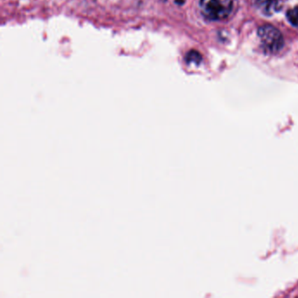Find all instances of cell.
Wrapping results in <instances>:
<instances>
[{"mask_svg":"<svg viewBox=\"0 0 298 298\" xmlns=\"http://www.w3.org/2000/svg\"><path fill=\"white\" fill-rule=\"evenodd\" d=\"M233 8V0H201L202 14L210 21H222Z\"/></svg>","mask_w":298,"mask_h":298,"instance_id":"6da1fadb","label":"cell"},{"mask_svg":"<svg viewBox=\"0 0 298 298\" xmlns=\"http://www.w3.org/2000/svg\"><path fill=\"white\" fill-rule=\"evenodd\" d=\"M258 35L263 48L269 53H276L284 47V38L279 30L270 25H265L258 30Z\"/></svg>","mask_w":298,"mask_h":298,"instance_id":"7a4b0ae2","label":"cell"},{"mask_svg":"<svg viewBox=\"0 0 298 298\" xmlns=\"http://www.w3.org/2000/svg\"><path fill=\"white\" fill-rule=\"evenodd\" d=\"M255 4L263 13L266 15L274 14L282 8V0H255Z\"/></svg>","mask_w":298,"mask_h":298,"instance_id":"3957f363","label":"cell"},{"mask_svg":"<svg viewBox=\"0 0 298 298\" xmlns=\"http://www.w3.org/2000/svg\"><path fill=\"white\" fill-rule=\"evenodd\" d=\"M186 62L187 63H195V64H200L202 59L201 53L197 51L192 50L187 53L186 55Z\"/></svg>","mask_w":298,"mask_h":298,"instance_id":"277c9868","label":"cell"},{"mask_svg":"<svg viewBox=\"0 0 298 298\" xmlns=\"http://www.w3.org/2000/svg\"><path fill=\"white\" fill-rule=\"evenodd\" d=\"M287 18L293 26L298 27V6L288 11Z\"/></svg>","mask_w":298,"mask_h":298,"instance_id":"5b68a950","label":"cell"}]
</instances>
